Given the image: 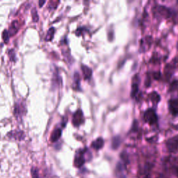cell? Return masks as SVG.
<instances>
[{
    "mask_svg": "<svg viewBox=\"0 0 178 178\" xmlns=\"http://www.w3.org/2000/svg\"><path fill=\"white\" fill-rule=\"evenodd\" d=\"M121 143V138L119 136H116L113 137L111 143V147L113 149H116L119 148Z\"/></svg>",
    "mask_w": 178,
    "mask_h": 178,
    "instance_id": "12",
    "label": "cell"
},
{
    "mask_svg": "<svg viewBox=\"0 0 178 178\" xmlns=\"http://www.w3.org/2000/svg\"><path fill=\"white\" fill-rule=\"evenodd\" d=\"M14 134H11V133H9V136L13 137L14 139L16 140H22L25 138V134H24V132L22 131L19 132H13Z\"/></svg>",
    "mask_w": 178,
    "mask_h": 178,
    "instance_id": "13",
    "label": "cell"
},
{
    "mask_svg": "<svg viewBox=\"0 0 178 178\" xmlns=\"http://www.w3.org/2000/svg\"><path fill=\"white\" fill-rule=\"evenodd\" d=\"M19 26L17 21H13V22L10 26L8 29V34L10 35H15L16 33L18 32V29H19Z\"/></svg>",
    "mask_w": 178,
    "mask_h": 178,
    "instance_id": "11",
    "label": "cell"
},
{
    "mask_svg": "<svg viewBox=\"0 0 178 178\" xmlns=\"http://www.w3.org/2000/svg\"><path fill=\"white\" fill-rule=\"evenodd\" d=\"M150 95V98H151V100L153 102H156V103H158L160 101V96H159V94L157 92H153Z\"/></svg>",
    "mask_w": 178,
    "mask_h": 178,
    "instance_id": "16",
    "label": "cell"
},
{
    "mask_svg": "<svg viewBox=\"0 0 178 178\" xmlns=\"http://www.w3.org/2000/svg\"><path fill=\"white\" fill-rule=\"evenodd\" d=\"M156 12L160 14V16L165 18H169V16L170 15V11L169 9L163 6H159L156 8Z\"/></svg>",
    "mask_w": 178,
    "mask_h": 178,
    "instance_id": "6",
    "label": "cell"
},
{
    "mask_svg": "<svg viewBox=\"0 0 178 178\" xmlns=\"http://www.w3.org/2000/svg\"><path fill=\"white\" fill-rule=\"evenodd\" d=\"M84 151H81L80 153L78 154V155L75 156V161H74V164L75 166L77 168H80L82 166L83 164H84L85 162V158L84 156Z\"/></svg>",
    "mask_w": 178,
    "mask_h": 178,
    "instance_id": "4",
    "label": "cell"
},
{
    "mask_svg": "<svg viewBox=\"0 0 178 178\" xmlns=\"http://www.w3.org/2000/svg\"><path fill=\"white\" fill-rule=\"evenodd\" d=\"M8 55L11 61H15V54L13 49H11V50L8 51Z\"/></svg>",
    "mask_w": 178,
    "mask_h": 178,
    "instance_id": "19",
    "label": "cell"
},
{
    "mask_svg": "<svg viewBox=\"0 0 178 178\" xmlns=\"http://www.w3.org/2000/svg\"><path fill=\"white\" fill-rule=\"evenodd\" d=\"M45 1H39V6L40 7H42V6H43V4L45 3Z\"/></svg>",
    "mask_w": 178,
    "mask_h": 178,
    "instance_id": "22",
    "label": "cell"
},
{
    "mask_svg": "<svg viewBox=\"0 0 178 178\" xmlns=\"http://www.w3.org/2000/svg\"><path fill=\"white\" fill-rule=\"evenodd\" d=\"M25 111V109H22V105L20 103L15 104V107H14V115L16 117H19V116H22L23 114V112Z\"/></svg>",
    "mask_w": 178,
    "mask_h": 178,
    "instance_id": "10",
    "label": "cell"
},
{
    "mask_svg": "<svg viewBox=\"0 0 178 178\" xmlns=\"http://www.w3.org/2000/svg\"><path fill=\"white\" fill-rule=\"evenodd\" d=\"M104 139L102 138H98L97 139L96 141L92 142L91 144V146L92 148L98 150V149H101L104 146Z\"/></svg>",
    "mask_w": 178,
    "mask_h": 178,
    "instance_id": "9",
    "label": "cell"
},
{
    "mask_svg": "<svg viewBox=\"0 0 178 178\" xmlns=\"http://www.w3.org/2000/svg\"><path fill=\"white\" fill-rule=\"evenodd\" d=\"M61 134H62V131L61 129L57 128V129H54L50 136V141L52 142H56L61 138Z\"/></svg>",
    "mask_w": 178,
    "mask_h": 178,
    "instance_id": "7",
    "label": "cell"
},
{
    "mask_svg": "<svg viewBox=\"0 0 178 178\" xmlns=\"http://www.w3.org/2000/svg\"><path fill=\"white\" fill-rule=\"evenodd\" d=\"M175 129H178V125H176V126L175 127Z\"/></svg>",
    "mask_w": 178,
    "mask_h": 178,
    "instance_id": "23",
    "label": "cell"
},
{
    "mask_svg": "<svg viewBox=\"0 0 178 178\" xmlns=\"http://www.w3.org/2000/svg\"><path fill=\"white\" fill-rule=\"evenodd\" d=\"M169 110L173 116L178 115V99H171L168 103Z\"/></svg>",
    "mask_w": 178,
    "mask_h": 178,
    "instance_id": "5",
    "label": "cell"
},
{
    "mask_svg": "<svg viewBox=\"0 0 178 178\" xmlns=\"http://www.w3.org/2000/svg\"><path fill=\"white\" fill-rule=\"evenodd\" d=\"M121 158H122V160L124 161L125 162H128V156L125 153H122V154H121Z\"/></svg>",
    "mask_w": 178,
    "mask_h": 178,
    "instance_id": "21",
    "label": "cell"
},
{
    "mask_svg": "<svg viewBox=\"0 0 178 178\" xmlns=\"http://www.w3.org/2000/svg\"><path fill=\"white\" fill-rule=\"evenodd\" d=\"M32 177L33 178H39V174H38L37 169H34V168H33V169L32 170Z\"/></svg>",
    "mask_w": 178,
    "mask_h": 178,
    "instance_id": "20",
    "label": "cell"
},
{
    "mask_svg": "<svg viewBox=\"0 0 178 178\" xmlns=\"http://www.w3.org/2000/svg\"><path fill=\"white\" fill-rule=\"evenodd\" d=\"M54 33H55V29H54V27H51L50 29L48 30V32H47V34L45 37L46 41H51V40L53 39Z\"/></svg>",
    "mask_w": 178,
    "mask_h": 178,
    "instance_id": "14",
    "label": "cell"
},
{
    "mask_svg": "<svg viewBox=\"0 0 178 178\" xmlns=\"http://www.w3.org/2000/svg\"><path fill=\"white\" fill-rule=\"evenodd\" d=\"M166 146L170 152H175L178 149V136L170 139L166 142Z\"/></svg>",
    "mask_w": 178,
    "mask_h": 178,
    "instance_id": "3",
    "label": "cell"
},
{
    "mask_svg": "<svg viewBox=\"0 0 178 178\" xmlns=\"http://www.w3.org/2000/svg\"><path fill=\"white\" fill-rule=\"evenodd\" d=\"M32 19L33 21L35 22H37L39 21V15H38V12L35 8H34L32 11Z\"/></svg>",
    "mask_w": 178,
    "mask_h": 178,
    "instance_id": "17",
    "label": "cell"
},
{
    "mask_svg": "<svg viewBox=\"0 0 178 178\" xmlns=\"http://www.w3.org/2000/svg\"><path fill=\"white\" fill-rule=\"evenodd\" d=\"M138 92H139V84L137 82H134L132 84V92H131L132 97H136Z\"/></svg>",
    "mask_w": 178,
    "mask_h": 178,
    "instance_id": "15",
    "label": "cell"
},
{
    "mask_svg": "<svg viewBox=\"0 0 178 178\" xmlns=\"http://www.w3.org/2000/svg\"><path fill=\"white\" fill-rule=\"evenodd\" d=\"M144 119L150 125H154L157 122V116L155 111L152 109H149L144 113Z\"/></svg>",
    "mask_w": 178,
    "mask_h": 178,
    "instance_id": "1",
    "label": "cell"
},
{
    "mask_svg": "<svg viewBox=\"0 0 178 178\" xmlns=\"http://www.w3.org/2000/svg\"><path fill=\"white\" fill-rule=\"evenodd\" d=\"M84 115L82 110H77L72 117V124L75 127H79L84 123Z\"/></svg>",
    "mask_w": 178,
    "mask_h": 178,
    "instance_id": "2",
    "label": "cell"
},
{
    "mask_svg": "<svg viewBox=\"0 0 178 178\" xmlns=\"http://www.w3.org/2000/svg\"><path fill=\"white\" fill-rule=\"evenodd\" d=\"M82 70L85 79H90L92 76V70L86 65H82Z\"/></svg>",
    "mask_w": 178,
    "mask_h": 178,
    "instance_id": "8",
    "label": "cell"
},
{
    "mask_svg": "<svg viewBox=\"0 0 178 178\" xmlns=\"http://www.w3.org/2000/svg\"><path fill=\"white\" fill-rule=\"evenodd\" d=\"M9 36H10V35H9L8 31L4 30L3 33H2V39H3L4 42H6H6L8 41Z\"/></svg>",
    "mask_w": 178,
    "mask_h": 178,
    "instance_id": "18",
    "label": "cell"
}]
</instances>
